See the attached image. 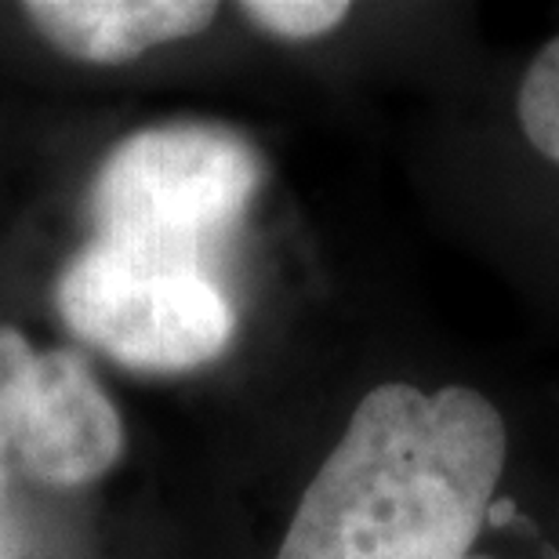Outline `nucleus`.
I'll return each mask as SVG.
<instances>
[{
    "label": "nucleus",
    "mask_w": 559,
    "mask_h": 559,
    "mask_svg": "<svg viewBox=\"0 0 559 559\" xmlns=\"http://www.w3.org/2000/svg\"><path fill=\"white\" fill-rule=\"evenodd\" d=\"M506 447V421L476 389L378 385L306 487L276 559H473Z\"/></svg>",
    "instance_id": "1"
},
{
    "label": "nucleus",
    "mask_w": 559,
    "mask_h": 559,
    "mask_svg": "<svg viewBox=\"0 0 559 559\" xmlns=\"http://www.w3.org/2000/svg\"><path fill=\"white\" fill-rule=\"evenodd\" d=\"M254 26L276 33L287 40H312L342 26L349 15L345 0H248L240 4Z\"/></svg>",
    "instance_id": "7"
},
{
    "label": "nucleus",
    "mask_w": 559,
    "mask_h": 559,
    "mask_svg": "<svg viewBox=\"0 0 559 559\" xmlns=\"http://www.w3.org/2000/svg\"><path fill=\"white\" fill-rule=\"evenodd\" d=\"M8 432H4V421H0V487H4V457H8Z\"/></svg>",
    "instance_id": "8"
},
{
    "label": "nucleus",
    "mask_w": 559,
    "mask_h": 559,
    "mask_svg": "<svg viewBox=\"0 0 559 559\" xmlns=\"http://www.w3.org/2000/svg\"><path fill=\"white\" fill-rule=\"evenodd\" d=\"M0 421L8 447L40 484H92L124 451L117 407L81 356L29 349L15 328H0Z\"/></svg>",
    "instance_id": "4"
},
{
    "label": "nucleus",
    "mask_w": 559,
    "mask_h": 559,
    "mask_svg": "<svg viewBox=\"0 0 559 559\" xmlns=\"http://www.w3.org/2000/svg\"><path fill=\"white\" fill-rule=\"evenodd\" d=\"M55 301L87 345L153 374L211 364L237 328L204 259L98 237L62 270Z\"/></svg>",
    "instance_id": "2"
},
{
    "label": "nucleus",
    "mask_w": 559,
    "mask_h": 559,
    "mask_svg": "<svg viewBox=\"0 0 559 559\" xmlns=\"http://www.w3.org/2000/svg\"><path fill=\"white\" fill-rule=\"evenodd\" d=\"M473 559H484V556H473Z\"/></svg>",
    "instance_id": "9"
},
{
    "label": "nucleus",
    "mask_w": 559,
    "mask_h": 559,
    "mask_svg": "<svg viewBox=\"0 0 559 559\" xmlns=\"http://www.w3.org/2000/svg\"><path fill=\"white\" fill-rule=\"evenodd\" d=\"M254 145L218 124H160L128 135L98 167L95 237L204 259L259 193Z\"/></svg>",
    "instance_id": "3"
},
{
    "label": "nucleus",
    "mask_w": 559,
    "mask_h": 559,
    "mask_svg": "<svg viewBox=\"0 0 559 559\" xmlns=\"http://www.w3.org/2000/svg\"><path fill=\"white\" fill-rule=\"evenodd\" d=\"M520 128L542 156L559 164V37L549 40L531 62L520 84Z\"/></svg>",
    "instance_id": "6"
},
{
    "label": "nucleus",
    "mask_w": 559,
    "mask_h": 559,
    "mask_svg": "<svg viewBox=\"0 0 559 559\" xmlns=\"http://www.w3.org/2000/svg\"><path fill=\"white\" fill-rule=\"evenodd\" d=\"M22 11L81 62H128L156 44L204 33L218 15L204 0H33Z\"/></svg>",
    "instance_id": "5"
}]
</instances>
